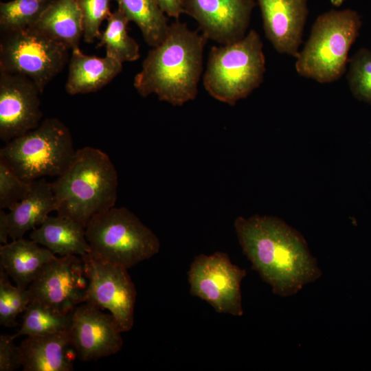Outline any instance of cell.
<instances>
[{"mask_svg": "<svg viewBox=\"0 0 371 371\" xmlns=\"http://www.w3.org/2000/svg\"><path fill=\"white\" fill-rule=\"evenodd\" d=\"M234 226L253 269L276 295H293L322 276L303 236L282 219L258 214L238 216Z\"/></svg>", "mask_w": 371, "mask_h": 371, "instance_id": "cell-1", "label": "cell"}, {"mask_svg": "<svg viewBox=\"0 0 371 371\" xmlns=\"http://www.w3.org/2000/svg\"><path fill=\"white\" fill-rule=\"evenodd\" d=\"M207 38L178 20L164 40L152 47L134 78L139 94H155L160 101L182 106L197 95Z\"/></svg>", "mask_w": 371, "mask_h": 371, "instance_id": "cell-2", "label": "cell"}, {"mask_svg": "<svg viewBox=\"0 0 371 371\" xmlns=\"http://www.w3.org/2000/svg\"><path fill=\"white\" fill-rule=\"evenodd\" d=\"M57 214L86 227L95 215L115 206L118 177L111 159L101 150H76L65 170L51 183Z\"/></svg>", "mask_w": 371, "mask_h": 371, "instance_id": "cell-3", "label": "cell"}, {"mask_svg": "<svg viewBox=\"0 0 371 371\" xmlns=\"http://www.w3.org/2000/svg\"><path fill=\"white\" fill-rule=\"evenodd\" d=\"M362 22L354 10H330L317 16L295 64L297 74L317 82L330 83L346 72L348 53Z\"/></svg>", "mask_w": 371, "mask_h": 371, "instance_id": "cell-4", "label": "cell"}, {"mask_svg": "<svg viewBox=\"0 0 371 371\" xmlns=\"http://www.w3.org/2000/svg\"><path fill=\"white\" fill-rule=\"evenodd\" d=\"M259 34L249 30L241 39L211 48L203 82L214 99L234 106L262 82L266 71Z\"/></svg>", "mask_w": 371, "mask_h": 371, "instance_id": "cell-5", "label": "cell"}, {"mask_svg": "<svg viewBox=\"0 0 371 371\" xmlns=\"http://www.w3.org/2000/svg\"><path fill=\"white\" fill-rule=\"evenodd\" d=\"M76 152L67 126L58 118L49 117L7 142L0 150V161L21 179L32 182L60 176Z\"/></svg>", "mask_w": 371, "mask_h": 371, "instance_id": "cell-6", "label": "cell"}, {"mask_svg": "<svg viewBox=\"0 0 371 371\" xmlns=\"http://www.w3.org/2000/svg\"><path fill=\"white\" fill-rule=\"evenodd\" d=\"M86 238L92 257L130 269L159 253L157 236L125 207L94 216L87 223Z\"/></svg>", "mask_w": 371, "mask_h": 371, "instance_id": "cell-7", "label": "cell"}, {"mask_svg": "<svg viewBox=\"0 0 371 371\" xmlns=\"http://www.w3.org/2000/svg\"><path fill=\"white\" fill-rule=\"evenodd\" d=\"M69 49L35 27L1 32L0 72L25 76L43 93L65 67Z\"/></svg>", "mask_w": 371, "mask_h": 371, "instance_id": "cell-8", "label": "cell"}, {"mask_svg": "<svg viewBox=\"0 0 371 371\" xmlns=\"http://www.w3.org/2000/svg\"><path fill=\"white\" fill-rule=\"evenodd\" d=\"M247 271L232 263L225 252L194 257L188 271L190 293L218 313L242 316L241 282Z\"/></svg>", "mask_w": 371, "mask_h": 371, "instance_id": "cell-9", "label": "cell"}, {"mask_svg": "<svg viewBox=\"0 0 371 371\" xmlns=\"http://www.w3.org/2000/svg\"><path fill=\"white\" fill-rule=\"evenodd\" d=\"M89 286L85 258L68 255L51 260L27 289L31 300L66 315L87 302Z\"/></svg>", "mask_w": 371, "mask_h": 371, "instance_id": "cell-10", "label": "cell"}, {"mask_svg": "<svg viewBox=\"0 0 371 371\" xmlns=\"http://www.w3.org/2000/svg\"><path fill=\"white\" fill-rule=\"evenodd\" d=\"M89 286L87 302L107 309L122 333L130 331L134 324L136 289L128 269L87 255Z\"/></svg>", "mask_w": 371, "mask_h": 371, "instance_id": "cell-11", "label": "cell"}, {"mask_svg": "<svg viewBox=\"0 0 371 371\" xmlns=\"http://www.w3.org/2000/svg\"><path fill=\"white\" fill-rule=\"evenodd\" d=\"M41 92L30 78L0 72V138L5 142L36 128L43 116Z\"/></svg>", "mask_w": 371, "mask_h": 371, "instance_id": "cell-12", "label": "cell"}, {"mask_svg": "<svg viewBox=\"0 0 371 371\" xmlns=\"http://www.w3.org/2000/svg\"><path fill=\"white\" fill-rule=\"evenodd\" d=\"M122 331L111 313L85 302L73 312L69 333L77 357L89 361L119 352L123 346Z\"/></svg>", "mask_w": 371, "mask_h": 371, "instance_id": "cell-13", "label": "cell"}, {"mask_svg": "<svg viewBox=\"0 0 371 371\" xmlns=\"http://www.w3.org/2000/svg\"><path fill=\"white\" fill-rule=\"evenodd\" d=\"M256 5L254 0H183V14L197 22L207 39L221 45L246 35Z\"/></svg>", "mask_w": 371, "mask_h": 371, "instance_id": "cell-14", "label": "cell"}, {"mask_svg": "<svg viewBox=\"0 0 371 371\" xmlns=\"http://www.w3.org/2000/svg\"><path fill=\"white\" fill-rule=\"evenodd\" d=\"M266 38L278 53L297 58L308 15V0H257Z\"/></svg>", "mask_w": 371, "mask_h": 371, "instance_id": "cell-15", "label": "cell"}, {"mask_svg": "<svg viewBox=\"0 0 371 371\" xmlns=\"http://www.w3.org/2000/svg\"><path fill=\"white\" fill-rule=\"evenodd\" d=\"M23 371H71L76 353L69 331L27 336L19 345Z\"/></svg>", "mask_w": 371, "mask_h": 371, "instance_id": "cell-16", "label": "cell"}, {"mask_svg": "<svg viewBox=\"0 0 371 371\" xmlns=\"http://www.w3.org/2000/svg\"><path fill=\"white\" fill-rule=\"evenodd\" d=\"M122 70V63L108 56L84 54L80 47L71 49L65 84L70 95L95 92L112 81Z\"/></svg>", "mask_w": 371, "mask_h": 371, "instance_id": "cell-17", "label": "cell"}, {"mask_svg": "<svg viewBox=\"0 0 371 371\" xmlns=\"http://www.w3.org/2000/svg\"><path fill=\"white\" fill-rule=\"evenodd\" d=\"M56 255L30 239L20 238L0 247V267L16 283L26 289Z\"/></svg>", "mask_w": 371, "mask_h": 371, "instance_id": "cell-18", "label": "cell"}, {"mask_svg": "<svg viewBox=\"0 0 371 371\" xmlns=\"http://www.w3.org/2000/svg\"><path fill=\"white\" fill-rule=\"evenodd\" d=\"M30 237L60 256H85L90 253L85 227L69 217L48 216L38 228L32 229Z\"/></svg>", "mask_w": 371, "mask_h": 371, "instance_id": "cell-19", "label": "cell"}, {"mask_svg": "<svg viewBox=\"0 0 371 371\" xmlns=\"http://www.w3.org/2000/svg\"><path fill=\"white\" fill-rule=\"evenodd\" d=\"M56 210L51 183L45 178L32 181L28 194L7 213L10 238H23L27 232L41 225L49 213Z\"/></svg>", "mask_w": 371, "mask_h": 371, "instance_id": "cell-20", "label": "cell"}, {"mask_svg": "<svg viewBox=\"0 0 371 371\" xmlns=\"http://www.w3.org/2000/svg\"><path fill=\"white\" fill-rule=\"evenodd\" d=\"M34 27L69 49L79 47L83 27L77 1L54 0Z\"/></svg>", "mask_w": 371, "mask_h": 371, "instance_id": "cell-21", "label": "cell"}, {"mask_svg": "<svg viewBox=\"0 0 371 371\" xmlns=\"http://www.w3.org/2000/svg\"><path fill=\"white\" fill-rule=\"evenodd\" d=\"M129 21L139 28L145 42L153 47L165 38L169 24L155 0H114Z\"/></svg>", "mask_w": 371, "mask_h": 371, "instance_id": "cell-22", "label": "cell"}, {"mask_svg": "<svg viewBox=\"0 0 371 371\" xmlns=\"http://www.w3.org/2000/svg\"><path fill=\"white\" fill-rule=\"evenodd\" d=\"M104 30L101 32L98 47H104L106 56L121 63L132 62L139 58V47L136 41L127 32L130 22L117 8L107 18Z\"/></svg>", "mask_w": 371, "mask_h": 371, "instance_id": "cell-23", "label": "cell"}, {"mask_svg": "<svg viewBox=\"0 0 371 371\" xmlns=\"http://www.w3.org/2000/svg\"><path fill=\"white\" fill-rule=\"evenodd\" d=\"M72 315L73 313L62 314L37 301L31 300L23 312L21 326L12 337L15 339L23 335H43L69 331Z\"/></svg>", "mask_w": 371, "mask_h": 371, "instance_id": "cell-24", "label": "cell"}, {"mask_svg": "<svg viewBox=\"0 0 371 371\" xmlns=\"http://www.w3.org/2000/svg\"><path fill=\"white\" fill-rule=\"evenodd\" d=\"M54 0H11L0 3V30L34 27Z\"/></svg>", "mask_w": 371, "mask_h": 371, "instance_id": "cell-25", "label": "cell"}, {"mask_svg": "<svg viewBox=\"0 0 371 371\" xmlns=\"http://www.w3.org/2000/svg\"><path fill=\"white\" fill-rule=\"evenodd\" d=\"M9 278L0 267V324L13 327L18 325L16 317L25 311L31 298L27 289L13 286Z\"/></svg>", "mask_w": 371, "mask_h": 371, "instance_id": "cell-26", "label": "cell"}, {"mask_svg": "<svg viewBox=\"0 0 371 371\" xmlns=\"http://www.w3.org/2000/svg\"><path fill=\"white\" fill-rule=\"evenodd\" d=\"M347 80L352 95L371 104V50L361 48L348 60Z\"/></svg>", "mask_w": 371, "mask_h": 371, "instance_id": "cell-27", "label": "cell"}, {"mask_svg": "<svg viewBox=\"0 0 371 371\" xmlns=\"http://www.w3.org/2000/svg\"><path fill=\"white\" fill-rule=\"evenodd\" d=\"M81 12L83 39L87 43L99 39L100 25L111 14V0H76Z\"/></svg>", "mask_w": 371, "mask_h": 371, "instance_id": "cell-28", "label": "cell"}, {"mask_svg": "<svg viewBox=\"0 0 371 371\" xmlns=\"http://www.w3.org/2000/svg\"><path fill=\"white\" fill-rule=\"evenodd\" d=\"M32 185L0 161V209L11 210L28 194Z\"/></svg>", "mask_w": 371, "mask_h": 371, "instance_id": "cell-29", "label": "cell"}, {"mask_svg": "<svg viewBox=\"0 0 371 371\" xmlns=\"http://www.w3.org/2000/svg\"><path fill=\"white\" fill-rule=\"evenodd\" d=\"M14 340L12 335H0V371H14L23 366L20 347Z\"/></svg>", "mask_w": 371, "mask_h": 371, "instance_id": "cell-30", "label": "cell"}, {"mask_svg": "<svg viewBox=\"0 0 371 371\" xmlns=\"http://www.w3.org/2000/svg\"><path fill=\"white\" fill-rule=\"evenodd\" d=\"M161 10L168 16L178 20L183 14V0H155Z\"/></svg>", "mask_w": 371, "mask_h": 371, "instance_id": "cell-31", "label": "cell"}, {"mask_svg": "<svg viewBox=\"0 0 371 371\" xmlns=\"http://www.w3.org/2000/svg\"><path fill=\"white\" fill-rule=\"evenodd\" d=\"M10 238L8 227L7 224V213L1 209L0 210V242L1 243H8V239Z\"/></svg>", "mask_w": 371, "mask_h": 371, "instance_id": "cell-32", "label": "cell"}, {"mask_svg": "<svg viewBox=\"0 0 371 371\" xmlns=\"http://www.w3.org/2000/svg\"><path fill=\"white\" fill-rule=\"evenodd\" d=\"M332 5L335 7L341 6L346 0H330Z\"/></svg>", "mask_w": 371, "mask_h": 371, "instance_id": "cell-33", "label": "cell"}]
</instances>
